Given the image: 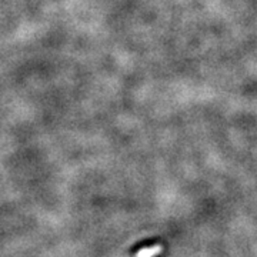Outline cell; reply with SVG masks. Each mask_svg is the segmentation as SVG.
<instances>
[{
    "mask_svg": "<svg viewBox=\"0 0 257 257\" xmlns=\"http://www.w3.org/2000/svg\"><path fill=\"white\" fill-rule=\"evenodd\" d=\"M157 243H159V240H143L142 243H139V244H136V246L133 247V253H135L136 250H140V248H143V247L155 246V244H157Z\"/></svg>",
    "mask_w": 257,
    "mask_h": 257,
    "instance_id": "1",
    "label": "cell"
}]
</instances>
